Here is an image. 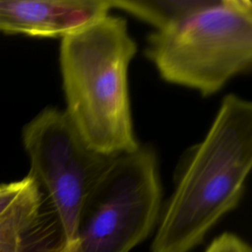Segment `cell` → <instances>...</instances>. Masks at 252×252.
<instances>
[{"instance_id": "5b68a950", "label": "cell", "mask_w": 252, "mask_h": 252, "mask_svg": "<svg viewBox=\"0 0 252 252\" xmlns=\"http://www.w3.org/2000/svg\"><path fill=\"white\" fill-rule=\"evenodd\" d=\"M23 143L29 174L45 191L65 242H75L85 205L114 157L90 148L65 111L54 107L26 125Z\"/></svg>"}, {"instance_id": "8fae6325", "label": "cell", "mask_w": 252, "mask_h": 252, "mask_svg": "<svg viewBox=\"0 0 252 252\" xmlns=\"http://www.w3.org/2000/svg\"><path fill=\"white\" fill-rule=\"evenodd\" d=\"M70 244H71V252H81L76 242H73V243H70Z\"/></svg>"}, {"instance_id": "6da1fadb", "label": "cell", "mask_w": 252, "mask_h": 252, "mask_svg": "<svg viewBox=\"0 0 252 252\" xmlns=\"http://www.w3.org/2000/svg\"><path fill=\"white\" fill-rule=\"evenodd\" d=\"M252 166V103L229 94L190 152L152 252H188L239 203Z\"/></svg>"}, {"instance_id": "ba28073f", "label": "cell", "mask_w": 252, "mask_h": 252, "mask_svg": "<svg viewBox=\"0 0 252 252\" xmlns=\"http://www.w3.org/2000/svg\"><path fill=\"white\" fill-rule=\"evenodd\" d=\"M205 0H109L111 9L122 10L163 31L199 8Z\"/></svg>"}, {"instance_id": "52a82bcc", "label": "cell", "mask_w": 252, "mask_h": 252, "mask_svg": "<svg viewBox=\"0 0 252 252\" xmlns=\"http://www.w3.org/2000/svg\"><path fill=\"white\" fill-rule=\"evenodd\" d=\"M29 176L0 219V252H59L67 243L55 216L42 211V191Z\"/></svg>"}, {"instance_id": "8992f818", "label": "cell", "mask_w": 252, "mask_h": 252, "mask_svg": "<svg viewBox=\"0 0 252 252\" xmlns=\"http://www.w3.org/2000/svg\"><path fill=\"white\" fill-rule=\"evenodd\" d=\"M110 9L109 0H0V32L62 38Z\"/></svg>"}, {"instance_id": "9c48e42d", "label": "cell", "mask_w": 252, "mask_h": 252, "mask_svg": "<svg viewBox=\"0 0 252 252\" xmlns=\"http://www.w3.org/2000/svg\"><path fill=\"white\" fill-rule=\"evenodd\" d=\"M205 252H251V248L239 236L224 232L216 237Z\"/></svg>"}, {"instance_id": "30bf717a", "label": "cell", "mask_w": 252, "mask_h": 252, "mask_svg": "<svg viewBox=\"0 0 252 252\" xmlns=\"http://www.w3.org/2000/svg\"><path fill=\"white\" fill-rule=\"evenodd\" d=\"M30 180L29 174L18 181L0 185V219L8 211Z\"/></svg>"}, {"instance_id": "3957f363", "label": "cell", "mask_w": 252, "mask_h": 252, "mask_svg": "<svg viewBox=\"0 0 252 252\" xmlns=\"http://www.w3.org/2000/svg\"><path fill=\"white\" fill-rule=\"evenodd\" d=\"M145 54L165 82L214 94L251 69L252 3L205 0L175 25L151 33Z\"/></svg>"}, {"instance_id": "7c38bea8", "label": "cell", "mask_w": 252, "mask_h": 252, "mask_svg": "<svg viewBox=\"0 0 252 252\" xmlns=\"http://www.w3.org/2000/svg\"><path fill=\"white\" fill-rule=\"evenodd\" d=\"M59 252H71V244H66Z\"/></svg>"}, {"instance_id": "277c9868", "label": "cell", "mask_w": 252, "mask_h": 252, "mask_svg": "<svg viewBox=\"0 0 252 252\" xmlns=\"http://www.w3.org/2000/svg\"><path fill=\"white\" fill-rule=\"evenodd\" d=\"M160 203L155 150L140 145L115 156L85 205L75 242L81 252H129L152 231Z\"/></svg>"}, {"instance_id": "7a4b0ae2", "label": "cell", "mask_w": 252, "mask_h": 252, "mask_svg": "<svg viewBox=\"0 0 252 252\" xmlns=\"http://www.w3.org/2000/svg\"><path fill=\"white\" fill-rule=\"evenodd\" d=\"M137 44L122 17L106 15L60 43L64 110L94 151L115 157L140 147L131 115L128 67Z\"/></svg>"}]
</instances>
